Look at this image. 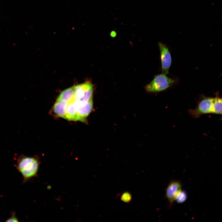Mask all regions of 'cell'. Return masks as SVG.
<instances>
[{"mask_svg": "<svg viewBox=\"0 0 222 222\" xmlns=\"http://www.w3.org/2000/svg\"><path fill=\"white\" fill-rule=\"evenodd\" d=\"M39 162L36 157L20 155L15 165L17 169L21 174L23 182L26 183L37 175Z\"/></svg>", "mask_w": 222, "mask_h": 222, "instance_id": "cell-1", "label": "cell"}, {"mask_svg": "<svg viewBox=\"0 0 222 222\" xmlns=\"http://www.w3.org/2000/svg\"><path fill=\"white\" fill-rule=\"evenodd\" d=\"M173 79L162 73L156 76L152 80L146 85V89L149 92H155L164 91L173 84Z\"/></svg>", "mask_w": 222, "mask_h": 222, "instance_id": "cell-2", "label": "cell"}, {"mask_svg": "<svg viewBox=\"0 0 222 222\" xmlns=\"http://www.w3.org/2000/svg\"><path fill=\"white\" fill-rule=\"evenodd\" d=\"M214 99V97H203L199 101L195 108L189 110V113L195 118L204 114L213 113Z\"/></svg>", "mask_w": 222, "mask_h": 222, "instance_id": "cell-3", "label": "cell"}, {"mask_svg": "<svg viewBox=\"0 0 222 222\" xmlns=\"http://www.w3.org/2000/svg\"><path fill=\"white\" fill-rule=\"evenodd\" d=\"M73 102L77 112L76 121H84L92 109V99L86 102L73 100Z\"/></svg>", "mask_w": 222, "mask_h": 222, "instance_id": "cell-4", "label": "cell"}, {"mask_svg": "<svg viewBox=\"0 0 222 222\" xmlns=\"http://www.w3.org/2000/svg\"><path fill=\"white\" fill-rule=\"evenodd\" d=\"M158 45L160 50L162 73L168 74L172 62L171 55L167 46L159 42Z\"/></svg>", "mask_w": 222, "mask_h": 222, "instance_id": "cell-5", "label": "cell"}, {"mask_svg": "<svg viewBox=\"0 0 222 222\" xmlns=\"http://www.w3.org/2000/svg\"><path fill=\"white\" fill-rule=\"evenodd\" d=\"M182 183L179 180H172L169 183L166 190L165 195L170 206L172 205L177 195L182 190Z\"/></svg>", "mask_w": 222, "mask_h": 222, "instance_id": "cell-6", "label": "cell"}, {"mask_svg": "<svg viewBox=\"0 0 222 222\" xmlns=\"http://www.w3.org/2000/svg\"><path fill=\"white\" fill-rule=\"evenodd\" d=\"M92 87V84L90 82H85L74 86L73 87L74 90L73 99L80 100L83 97L86 91Z\"/></svg>", "mask_w": 222, "mask_h": 222, "instance_id": "cell-7", "label": "cell"}, {"mask_svg": "<svg viewBox=\"0 0 222 222\" xmlns=\"http://www.w3.org/2000/svg\"><path fill=\"white\" fill-rule=\"evenodd\" d=\"M68 104L67 101L57 99L53 107L55 113L57 116L64 118Z\"/></svg>", "mask_w": 222, "mask_h": 222, "instance_id": "cell-8", "label": "cell"}, {"mask_svg": "<svg viewBox=\"0 0 222 222\" xmlns=\"http://www.w3.org/2000/svg\"><path fill=\"white\" fill-rule=\"evenodd\" d=\"M73 99L69 102L67 107L64 118L69 121H76L77 112Z\"/></svg>", "mask_w": 222, "mask_h": 222, "instance_id": "cell-9", "label": "cell"}, {"mask_svg": "<svg viewBox=\"0 0 222 222\" xmlns=\"http://www.w3.org/2000/svg\"><path fill=\"white\" fill-rule=\"evenodd\" d=\"M74 90V87H71L63 91L57 99L62 100L69 102L73 99Z\"/></svg>", "mask_w": 222, "mask_h": 222, "instance_id": "cell-10", "label": "cell"}, {"mask_svg": "<svg viewBox=\"0 0 222 222\" xmlns=\"http://www.w3.org/2000/svg\"><path fill=\"white\" fill-rule=\"evenodd\" d=\"M213 113L222 114V99L218 96L214 97Z\"/></svg>", "mask_w": 222, "mask_h": 222, "instance_id": "cell-11", "label": "cell"}, {"mask_svg": "<svg viewBox=\"0 0 222 222\" xmlns=\"http://www.w3.org/2000/svg\"><path fill=\"white\" fill-rule=\"evenodd\" d=\"M187 198V193L184 191L181 190L177 195L175 201L179 204L184 202Z\"/></svg>", "mask_w": 222, "mask_h": 222, "instance_id": "cell-12", "label": "cell"}, {"mask_svg": "<svg viewBox=\"0 0 222 222\" xmlns=\"http://www.w3.org/2000/svg\"><path fill=\"white\" fill-rule=\"evenodd\" d=\"M93 94V88L92 87L86 91L83 97L80 101L82 102H86L92 99Z\"/></svg>", "mask_w": 222, "mask_h": 222, "instance_id": "cell-13", "label": "cell"}, {"mask_svg": "<svg viewBox=\"0 0 222 222\" xmlns=\"http://www.w3.org/2000/svg\"><path fill=\"white\" fill-rule=\"evenodd\" d=\"M120 198L121 201L123 202L128 204L131 201L132 196L130 192L125 191L121 194Z\"/></svg>", "mask_w": 222, "mask_h": 222, "instance_id": "cell-14", "label": "cell"}, {"mask_svg": "<svg viewBox=\"0 0 222 222\" xmlns=\"http://www.w3.org/2000/svg\"><path fill=\"white\" fill-rule=\"evenodd\" d=\"M18 219L16 216L15 213L14 212H11V216L6 221V222H18Z\"/></svg>", "mask_w": 222, "mask_h": 222, "instance_id": "cell-15", "label": "cell"}, {"mask_svg": "<svg viewBox=\"0 0 222 222\" xmlns=\"http://www.w3.org/2000/svg\"><path fill=\"white\" fill-rule=\"evenodd\" d=\"M110 35L112 37H114L116 35V33L115 31H113L111 32Z\"/></svg>", "mask_w": 222, "mask_h": 222, "instance_id": "cell-16", "label": "cell"}]
</instances>
